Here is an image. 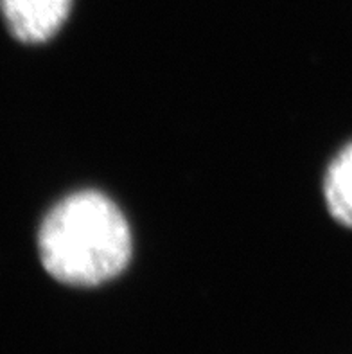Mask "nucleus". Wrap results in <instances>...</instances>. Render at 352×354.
<instances>
[{
    "label": "nucleus",
    "mask_w": 352,
    "mask_h": 354,
    "mask_svg": "<svg viewBox=\"0 0 352 354\" xmlns=\"http://www.w3.org/2000/svg\"><path fill=\"white\" fill-rule=\"evenodd\" d=\"M44 268L68 286H99L131 257V230L119 207L98 191L67 196L45 216L38 234Z\"/></svg>",
    "instance_id": "1"
},
{
    "label": "nucleus",
    "mask_w": 352,
    "mask_h": 354,
    "mask_svg": "<svg viewBox=\"0 0 352 354\" xmlns=\"http://www.w3.org/2000/svg\"><path fill=\"white\" fill-rule=\"evenodd\" d=\"M72 0H0L9 32L24 44L50 40L67 20Z\"/></svg>",
    "instance_id": "2"
},
{
    "label": "nucleus",
    "mask_w": 352,
    "mask_h": 354,
    "mask_svg": "<svg viewBox=\"0 0 352 354\" xmlns=\"http://www.w3.org/2000/svg\"><path fill=\"white\" fill-rule=\"evenodd\" d=\"M327 209L338 223L352 229V142L331 162L324 182Z\"/></svg>",
    "instance_id": "3"
}]
</instances>
